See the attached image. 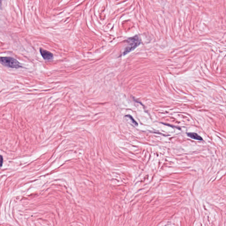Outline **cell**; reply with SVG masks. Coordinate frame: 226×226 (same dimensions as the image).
<instances>
[{
	"instance_id": "cell-1",
	"label": "cell",
	"mask_w": 226,
	"mask_h": 226,
	"mask_svg": "<svg viewBox=\"0 0 226 226\" xmlns=\"http://www.w3.org/2000/svg\"><path fill=\"white\" fill-rule=\"evenodd\" d=\"M127 41L128 42V45L123 51V55H127L132 50H134L135 48L139 46L141 43V40L138 35H136L134 37L128 38Z\"/></svg>"
},
{
	"instance_id": "cell-5",
	"label": "cell",
	"mask_w": 226,
	"mask_h": 226,
	"mask_svg": "<svg viewBox=\"0 0 226 226\" xmlns=\"http://www.w3.org/2000/svg\"><path fill=\"white\" fill-rule=\"evenodd\" d=\"M126 117H129V118L130 119V120L132 121V122H133V124H134V125H135L136 126H138V123H137V121H135V120L134 119V118H133V117H132V116H131V115H126Z\"/></svg>"
},
{
	"instance_id": "cell-2",
	"label": "cell",
	"mask_w": 226,
	"mask_h": 226,
	"mask_svg": "<svg viewBox=\"0 0 226 226\" xmlns=\"http://www.w3.org/2000/svg\"><path fill=\"white\" fill-rule=\"evenodd\" d=\"M0 63L4 66L9 68L18 69L22 67L21 64L17 60L11 57H1Z\"/></svg>"
},
{
	"instance_id": "cell-6",
	"label": "cell",
	"mask_w": 226,
	"mask_h": 226,
	"mask_svg": "<svg viewBox=\"0 0 226 226\" xmlns=\"http://www.w3.org/2000/svg\"><path fill=\"white\" fill-rule=\"evenodd\" d=\"M3 163V157L0 155V168L2 166Z\"/></svg>"
},
{
	"instance_id": "cell-4",
	"label": "cell",
	"mask_w": 226,
	"mask_h": 226,
	"mask_svg": "<svg viewBox=\"0 0 226 226\" xmlns=\"http://www.w3.org/2000/svg\"><path fill=\"white\" fill-rule=\"evenodd\" d=\"M187 136L189 138L194 139V140H197V141H203V139L201 136H199L198 134L195 133H188L187 134Z\"/></svg>"
},
{
	"instance_id": "cell-7",
	"label": "cell",
	"mask_w": 226,
	"mask_h": 226,
	"mask_svg": "<svg viewBox=\"0 0 226 226\" xmlns=\"http://www.w3.org/2000/svg\"><path fill=\"white\" fill-rule=\"evenodd\" d=\"M2 0H0V8H2Z\"/></svg>"
},
{
	"instance_id": "cell-3",
	"label": "cell",
	"mask_w": 226,
	"mask_h": 226,
	"mask_svg": "<svg viewBox=\"0 0 226 226\" xmlns=\"http://www.w3.org/2000/svg\"><path fill=\"white\" fill-rule=\"evenodd\" d=\"M40 54L44 60H51L54 59V55L53 54L49 51L41 48L40 49Z\"/></svg>"
}]
</instances>
